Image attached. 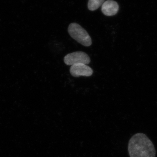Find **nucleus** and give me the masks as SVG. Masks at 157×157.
<instances>
[{
    "label": "nucleus",
    "mask_w": 157,
    "mask_h": 157,
    "mask_svg": "<svg viewBox=\"0 0 157 157\" xmlns=\"http://www.w3.org/2000/svg\"><path fill=\"white\" fill-rule=\"evenodd\" d=\"M128 150L130 157L156 156L153 144L143 133H137L131 137L129 141Z\"/></svg>",
    "instance_id": "1"
},
{
    "label": "nucleus",
    "mask_w": 157,
    "mask_h": 157,
    "mask_svg": "<svg viewBox=\"0 0 157 157\" xmlns=\"http://www.w3.org/2000/svg\"><path fill=\"white\" fill-rule=\"evenodd\" d=\"M68 33L73 39L81 45L86 47L92 45L91 38L87 31L78 24H70L68 27Z\"/></svg>",
    "instance_id": "2"
},
{
    "label": "nucleus",
    "mask_w": 157,
    "mask_h": 157,
    "mask_svg": "<svg viewBox=\"0 0 157 157\" xmlns=\"http://www.w3.org/2000/svg\"><path fill=\"white\" fill-rule=\"evenodd\" d=\"M64 61L68 66L84 64L87 65L90 62V59L87 54L83 52L78 51L68 54L65 56Z\"/></svg>",
    "instance_id": "3"
},
{
    "label": "nucleus",
    "mask_w": 157,
    "mask_h": 157,
    "mask_svg": "<svg viewBox=\"0 0 157 157\" xmlns=\"http://www.w3.org/2000/svg\"><path fill=\"white\" fill-rule=\"evenodd\" d=\"M70 73L72 76L78 77L80 76H90L93 74L92 69L87 65L77 64L73 65L70 68Z\"/></svg>",
    "instance_id": "4"
},
{
    "label": "nucleus",
    "mask_w": 157,
    "mask_h": 157,
    "mask_svg": "<svg viewBox=\"0 0 157 157\" xmlns=\"http://www.w3.org/2000/svg\"><path fill=\"white\" fill-rule=\"evenodd\" d=\"M119 7L118 4L113 0L105 1L101 7L102 13L107 16H111L117 14Z\"/></svg>",
    "instance_id": "5"
},
{
    "label": "nucleus",
    "mask_w": 157,
    "mask_h": 157,
    "mask_svg": "<svg viewBox=\"0 0 157 157\" xmlns=\"http://www.w3.org/2000/svg\"><path fill=\"white\" fill-rule=\"evenodd\" d=\"M105 0H89L88 8L90 11H94L102 6Z\"/></svg>",
    "instance_id": "6"
}]
</instances>
